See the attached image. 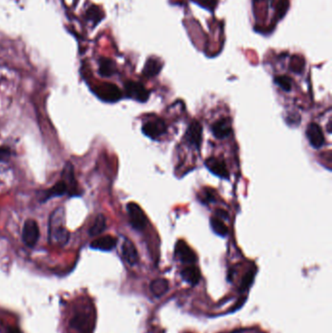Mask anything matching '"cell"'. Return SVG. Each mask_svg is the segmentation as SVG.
I'll return each instance as SVG.
<instances>
[{
  "label": "cell",
  "instance_id": "7402d4cb",
  "mask_svg": "<svg viewBox=\"0 0 332 333\" xmlns=\"http://www.w3.org/2000/svg\"><path fill=\"white\" fill-rule=\"evenodd\" d=\"M103 15L102 10L98 6H92L87 11V19L94 23H100L103 20Z\"/></svg>",
  "mask_w": 332,
  "mask_h": 333
},
{
  "label": "cell",
  "instance_id": "8fae6325",
  "mask_svg": "<svg viewBox=\"0 0 332 333\" xmlns=\"http://www.w3.org/2000/svg\"><path fill=\"white\" fill-rule=\"evenodd\" d=\"M212 132L214 136L219 139H223L229 137L230 134L232 133V125L230 119L222 118L215 122L212 126Z\"/></svg>",
  "mask_w": 332,
  "mask_h": 333
},
{
  "label": "cell",
  "instance_id": "603a6c76",
  "mask_svg": "<svg viewBox=\"0 0 332 333\" xmlns=\"http://www.w3.org/2000/svg\"><path fill=\"white\" fill-rule=\"evenodd\" d=\"M275 83L283 91L286 92H289L292 88V80L286 75H280L275 77Z\"/></svg>",
  "mask_w": 332,
  "mask_h": 333
},
{
  "label": "cell",
  "instance_id": "9a60e30c",
  "mask_svg": "<svg viewBox=\"0 0 332 333\" xmlns=\"http://www.w3.org/2000/svg\"><path fill=\"white\" fill-rule=\"evenodd\" d=\"M67 193H69V187L64 180H61L57 184H55L53 187L47 189L42 196L41 201L46 202L54 197H61V196L66 195Z\"/></svg>",
  "mask_w": 332,
  "mask_h": 333
},
{
  "label": "cell",
  "instance_id": "f1b7e54d",
  "mask_svg": "<svg viewBox=\"0 0 332 333\" xmlns=\"http://www.w3.org/2000/svg\"><path fill=\"white\" fill-rule=\"evenodd\" d=\"M215 216H216V218H218V219H228V215H227V213L225 211V210H223V209H217L216 211H215Z\"/></svg>",
  "mask_w": 332,
  "mask_h": 333
},
{
  "label": "cell",
  "instance_id": "44dd1931",
  "mask_svg": "<svg viewBox=\"0 0 332 333\" xmlns=\"http://www.w3.org/2000/svg\"><path fill=\"white\" fill-rule=\"evenodd\" d=\"M210 227L213 231L220 237H225L228 234V227L226 224L221 220L216 217L210 219Z\"/></svg>",
  "mask_w": 332,
  "mask_h": 333
},
{
  "label": "cell",
  "instance_id": "3957f363",
  "mask_svg": "<svg viewBox=\"0 0 332 333\" xmlns=\"http://www.w3.org/2000/svg\"><path fill=\"white\" fill-rule=\"evenodd\" d=\"M95 94L105 103H116L122 99L121 90L116 85L110 83L99 86L95 90Z\"/></svg>",
  "mask_w": 332,
  "mask_h": 333
},
{
  "label": "cell",
  "instance_id": "f546056e",
  "mask_svg": "<svg viewBox=\"0 0 332 333\" xmlns=\"http://www.w3.org/2000/svg\"><path fill=\"white\" fill-rule=\"evenodd\" d=\"M256 2H259V1H263V0H255Z\"/></svg>",
  "mask_w": 332,
  "mask_h": 333
},
{
  "label": "cell",
  "instance_id": "4fadbf2b",
  "mask_svg": "<svg viewBox=\"0 0 332 333\" xmlns=\"http://www.w3.org/2000/svg\"><path fill=\"white\" fill-rule=\"evenodd\" d=\"M63 180L66 183L69 187V195H79L77 184L74 177L73 166L71 164H67L63 171Z\"/></svg>",
  "mask_w": 332,
  "mask_h": 333
},
{
  "label": "cell",
  "instance_id": "4316f807",
  "mask_svg": "<svg viewBox=\"0 0 332 333\" xmlns=\"http://www.w3.org/2000/svg\"><path fill=\"white\" fill-rule=\"evenodd\" d=\"M290 69L292 71L296 72V73H300L303 69H304V64L301 65V58L300 57H295L292 58L291 63H290Z\"/></svg>",
  "mask_w": 332,
  "mask_h": 333
},
{
  "label": "cell",
  "instance_id": "5bb4252c",
  "mask_svg": "<svg viewBox=\"0 0 332 333\" xmlns=\"http://www.w3.org/2000/svg\"><path fill=\"white\" fill-rule=\"evenodd\" d=\"M117 245V239L112 236H103L99 239H96L90 245L93 250L103 251V252H110L114 249Z\"/></svg>",
  "mask_w": 332,
  "mask_h": 333
},
{
  "label": "cell",
  "instance_id": "52a82bcc",
  "mask_svg": "<svg viewBox=\"0 0 332 333\" xmlns=\"http://www.w3.org/2000/svg\"><path fill=\"white\" fill-rule=\"evenodd\" d=\"M203 138V128L198 121H193L185 133V140L195 148H199Z\"/></svg>",
  "mask_w": 332,
  "mask_h": 333
},
{
  "label": "cell",
  "instance_id": "7a4b0ae2",
  "mask_svg": "<svg viewBox=\"0 0 332 333\" xmlns=\"http://www.w3.org/2000/svg\"><path fill=\"white\" fill-rule=\"evenodd\" d=\"M127 211L129 215L130 223L136 230H143L147 224V218L141 207L136 203H129L127 205Z\"/></svg>",
  "mask_w": 332,
  "mask_h": 333
},
{
  "label": "cell",
  "instance_id": "7c38bea8",
  "mask_svg": "<svg viewBox=\"0 0 332 333\" xmlns=\"http://www.w3.org/2000/svg\"><path fill=\"white\" fill-rule=\"evenodd\" d=\"M122 256L127 263L131 266L137 264L138 262V253L135 245L128 240L124 239V241L122 244Z\"/></svg>",
  "mask_w": 332,
  "mask_h": 333
},
{
  "label": "cell",
  "instance_id": "9c48e42d",
  "mask_svg": "<svg viewBox=\"0 0 332 333\" xmlns=\"http://www.w3.org/2000/svg\"><path fill=\"white\" fill-rule=\"evenodd\" d=\"M306 136L309 140L310 144L315 149H319L324 143V136L321 127L316 123H311L307 127Z\"/></svg>",
  "mask_w": 332,
  "mask_h": 333
},
{
  "label": "cell",
  "instance_id": "ba28073f",
  "mask_svg": "<svg viewBox=\"0 0 332 333\" xmlns=\"http://www.w3.org/2000/svg\"><path fill=\"white\" fill-rule=\"evenodd\" d=\"M175 256L184 264H194L197 256L189 246L184 241H178L175 245Z\"/></svg>",
  "mask_w": 332,
  "mask_h": 333
},
{
  "label": "cell",
  "instance_id": "6da1fadb",
  "mask_svg": "<svg viewBox=\"0 0 332 333\" xmlns=\"http://www.w3.org/2000/svg\"><path fill=\"white\" fill-rule=\"evenodd\" d=\"M69 240V232L66 227V210L63 207H57L49 220V241L56 245H66Z\"/></svg>",
  "mask_w": 332,
  "mask_h": 333
},
{
  "label": "cell",
  "instance_id": "e0dca14e",
  "mask_svg": "<svg viewBox=\"0 0 332 333\" xmlns=\"http://www.w3.org/2000/svg\"><path fill=\"white\" fill-rule=\"evenodd\" d=\"M180 275H182L183 279L186 283H188L189 285H192V286L197 285L199 283V281H200V278H201V274H200L199 269L196 266H193V265L184 268V270L182 271Z\"/></svg>",
  "mask_w": 332,
  "mask_h": 333
},
{
  "label": "cell",
  "instance_id": "ac0fdd59",
  "mask_svg": "<svg viewBox=\"0 0 332 333\" xmlns=\"http://www.w3.org/2000/svg\"><path fill=\"white\" fill-rule=\"evenodd\" d=\"M170 284L167 280L165 279H156L150 283V291L155 295L156 297L163 296L168 290H169Z\"/></svg>",
  "mask_w": 332,
  "mask_h": 333
},
{
  "label": "cell",
  "instance_id": "8992f818",
  "mask_svg": "<svg viewBox=\"0 0 332 333\" xmlns=\"http://www.w3.org/2000/svg\"><path fill=\"white\" fill-rule=\"evenodd\" d=\"M166 131L167 126L162 119H152L142 125V133L151 139H158Z\"/></svg>",
  "mask_w": 332,
  "mask_h": 333
},
{
  "label": "cell",
  "instance_id": "484cf974",
  "mask_svg": "<svg viewBox=\"0 0 332 333\" xmlns=\"http://www.w3.org/2000/svg\"><path fill=\"white\" fill-rule=\"evenodd\" d=\"M289 3L288 0H280L278 5H277V13L280 18H283L285 16L287 9H288Z\"/></svg>",
  "mask_w": 332,
  "mask_h": 333
},
{
  "label": "cell",
  "instance_id": "cb8c5ba5",
  "mask_svg": "<svg viewBox=\"0 0 332 333\" xmlns=\"http://www.w3.org/2000/svg\"><path fill=\"white\" fill-rule=\"evenodd\" d=\"M253 279H254V271L251 270L248 273H246V275L243 277V280L240 282V291L244 292L247 289H249V287L252 286L253 283Z\"/></svg>",
  "mask_w": 332,
  "mask_h": 333
},
{
  "label": "cell",
  "instance_id": "d6986e66",
  "mask_svg": "<svg viewBox=\"0 0 332 333\" xmlns=\"http://www.w3.org/2000/svg\"><path fill=\"white\" fill-rule=\"evenodd\" d=\"M116 71L114 62L107 57H102L100 59V68L99 72L103 77H110Z\"/></svg>",
  "mask_w": 332,
  "mask_h": 333
},
{
  "label": "cell",
  "instance_id": "30bf717a",
  "mask_svg": "<svg viewBox=\"0 0 332 333\" xmlns=\"http://www.w3.org/2000/svg\"><path fill=\"white\" fill-rule=\"evenodd\" d=\"M206 167L207 170L215 175L221 178H229V172L226 167V164L224 160L222 159H218V158H209L206 162Z\"/></svg>",
  "mask_w": 332,
  "mask_h": 333
},
{
  "label": "cell",
  "instance_id": "83f0119b",
  "mask_svg": "<svg viewBox=\"0 0 332 333\" xmlns=\"http://www.w3.org/2000/svg\"><path fill=\"white\" fill-rule=\"evenodd\" d=\"M11 156V150L8 147H0V162L7 161Z\"/></svg>",
  "mask_w": 332,
  "mask_h": 333
},
{
  "label": "cell",
  "instance_id": "d4e9b609",
  "mask_svg": "<svg viewBox=\"0 0 332 333\" xmlns=\"http://www.w3.org/2000/svg\"><path fill=\"white\" fill-rule=\"evenodd\" d=\"M194 3L199 6L206 8L209 11H214L218 5V0H192Z\"/></svg>",
  "mask_w": 332,
  "mask_h": 333
},
{
  "label": "cell",
  "instance_id": "ffe728a7",
  "mask_svg": "<svg viewBox=\"0 0 332 333\" xmlns=\"http://www.w3.org/2000/svg\"><path fill=\"white\" fill-rule=\"evenodd\" d=\"M106 228V219L103 215H98L93 222L92 226L89 230L91 237H97L101 235Z\"/></svg>",
  "mask_w": 332,
  "mask_h": 333
},
{
  "label": "cell",
  "instance_id": "277c9868",
  "mask_svg": "<svg viewBox=\"0 0 332 333\" xmlns=\"http://www.w3.org/2000/svg\"><path fill=\"white\" fill-rule=\"evenodd\" d=\"M125 92L127 97L139 103H145L148 100V90L139 82L128 81L125 84Z\"/></svg>",
  "mask_w": 332,
  "mask_h": 333
},
{
  "label": "cell",
  "instance_id": "2e32d148",
  "mask_svg": "<svg viewBox=\"0 0 332 333\" xmlns=\"http://www.w3.org/2000/svg\"><path fill=\"white\" fill-rule=\"evenodd\" d=\"M163 68V64L159 58L151 57L145 63L144 69L142 70V74L146 78H151L154 76H157Z\"/></svg>",
  "mask_w": 332,
  "mask_h": 333
},
{
  "label": "cell",
  "instance_id": "5b68a950",
  "mask_svg": "<svg viewBox=\"0 0 332 333\" xmlns=\"http://www.w3.org/2000/svg\"><path fill=\"white\" fill-rule=\"evenodd\" d=\"M23 241L28 248H34L39 239V227L34 219H27L23 224Z\"/></svg>",
  "mask_w": 332,
  "mask_h": 333
}]
</instances>
